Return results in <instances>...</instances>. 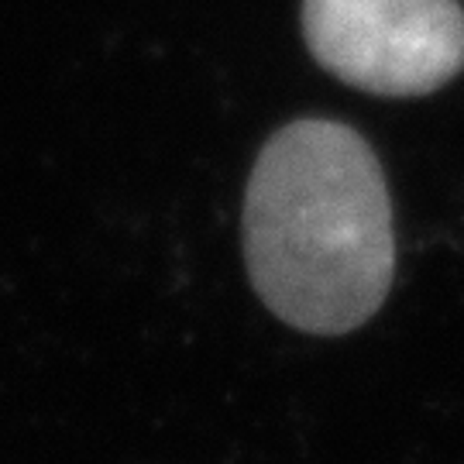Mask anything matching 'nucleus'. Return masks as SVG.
<instances>
[{
    "mask_svg": "<svg viewBox=\"0 0 464 464\" xmlns=\"http://www.w3.org/2000/svg\"><path fill=\"white\" fill-rule=\"evenodd\" d=\"M303 34L327 72L379 97H423L464 69L458 0H303Z\"/></svg>",
    "mask_w": 464,
    "mask_h": 464,
    "instance_id": "f03ea898",
    "label": "nucleus"
},
{
    "mask_svg": "<svg viewBox=\"0 0 464 464\" xmlns=\"http://www.w3.org/2000/svg\"><path fill=\"white\" fill-rule=\"evenodd\" d=\"M245 262L282 324L337 337L368 324L396 272L385 176L358 131L303 117L268 138L245 197Z\"/></svg>",
    "mask_w": 464,
    "mask_h": 464,
    "instance_id": "f257e3e1",
    "label": "nucleus"
}]
</instances>
